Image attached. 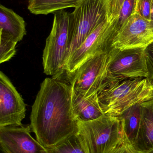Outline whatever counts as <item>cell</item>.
Masks as SVG:
<instances>
[{"instance_id": "obj_1", "label": "cell", "mask_w": 153, "mask_h": 153, "mask_svg": "<svg viewBox=\"0 0 153 153\" xmlns=\"http://www.w3.org/2000/svg\"><path fill=\"white\" fill-rule=\"evenodd\" d=\"M72 86L58 77H47L40 84L32 106L31 130L46 148L59 145L77 132Z\"/></svg>"}, {"instance_id": "obj_2", "label": "cell", "mask_w": 153, "mask_h": 153, "mask_svg": "<svg viewBox=\"0 0 153 153\" xmlns=\"http://www.w3.org/2000/svg\"><path fill=\"white\" fill-rule=\"evenodd\" d=\"M105 115L119 117L131 107L153 98V80L147 77L111 83L98 93Z\"/></svg>"}, {"instance_id": "obj_3", "label": "cell", "mask_w": 153, "mask_h": 153, "mask_svg": "<svg viewBox=\"0 0 153 153\" xmlns=\"http://www.w3.org/2000/svg\"><path fill=\"white\" fill-rule=\"evenodd\" d=\"M112 19L110 0H82L69 13L70 45L66 63L73 53L98 26Z\"/></svg>"}, {"instance_id": "obj_4", "label": "cell", "mask_w": 153, "mask_h": 153, "mask_svg": "<svg viewBox=\"0 0 153 153\" xmlns=\"http://www.w3.org/2000/svg\"><path fill=\"white\" fill-rule=\"evenodd\" d=\"M76 135L86 153H109L120 141L123 129L119 117L104 115L77 121Z\"/></svg>"}, {"instance_id": "obj_5", "label": "cell", "mask_w": 153, "mask_h": 153, "mask_svg": "<svg viewBox=\"0 0 153 153\" xmlns=\"http://www.w3.org/2000/svg\"><path fill=\"white\" fill-rule=\"evenodd\" d=\"M69 13L64 10L54 13L52 29L42 57L44 72L47 75L58 77L65 71L70 45Z\"/></svg>"}, {"instance_id": "obj_6", "label": "cell", "mask_w": 153, "mask_h": 153, "mask_svg": "<svg viewBox=\"0 0 153 153\" xmlns=\"http://www.w3.org/2000/svg\"><path fill=\"white\" fill-rule=\"evenodd\" d=\"M148 76L145 48L124 50L111 48L102 88L111 83Z\"/></svg>"}, {"instance_id": "obj_7", "label": "cell", "mask_w": 153, "mask_h": 153, "mask_svg": "<svg viewBox=\"0 0 153 153\" xmlns=\"http://www.w3.org/2000/svg\"><path fill=\"white\" fill-rule=\"evenodd\" d=\"M116 32L112 19L106 20L98 26L69 57L65 66L67 76L72 74L90 58L109 52Z\"/></svg>"}, {"instance_id": "obj_8", "label": "cell", "mask_w": 153, "mask_h": 153, "mask_svg": "<svg viewBox=\"0 0 153 153\" xmlns=\"http://www.w3.org/2000/svg\"><path fill=\"white\" fill-rule=\"evenodd\" d=\"M110 50L90 58L68 76L73 93L87 97L99 92L105 82Z\"/></svg>"}, {"instance_id": "obj_9", "label": "cell", "mask_w": 153, "mask_h": 153, "mask_svg": "<svg viewBox=\"0 0 153 153\" xmlns=\"http://www.w3.org/2000/svg\"><path fill=\"white\" fill-rule=\"evenodd\" d=\"M153 42V23L135 13L125 22L113 38L111 48H145Z\"/></svg>"}, {"instance_id": "obj_10", "label": "cell", "mask_w": 153, "mask_h": 153, "mask_svg": "<svg viewBox=\"0 0 153 153\" xmlns=\"http://www.w3.org/2000/svg\"><path fill=\"white\" fill-rule=\"evenodd\" d=\"M26 111L22 97L8 76L0 72V127L22 125Z\"/></svg>"}, {"instance_id": "obj_11", "label": "cell", "mask_w": 153, "mask_h": 153, "mask_svg": "<svg viewBox=\"0 0 153 153\" xmlns=\"http://www.w3.org/2000/svg\"><path fill=\"white\" fill-rule=\"evenodd\" d=\"M31 132L30 125L1 127L0 148L6 153H47Z\"/></svg>"}, {"instance_id": "obj_12", "label": "cell", "mask_w": 153, "mask_h": 153, "mask_svg": "<svg viewBox=\"0 0 153 153\" xmlns=\"http://www.w3.org/2000/svg\"><path fill=\"white\" fill-rule=\"evenodd\" d=\"M140 128L134 145L138 152H146L153 148V98L140 103Z\"/></svg>"}, {"instance_id": "obj_13", "label": "cell", "mask_w": 153, "mask_h": 153, "mask_svg": "<svg viewBox=\"0 0 153 153\" xmlns=\"http://www.w3.org/2000/svg\"><path fill=\"white\" fill-rule=\"evenodd\" d=\"M72 96L73 109L77 121H90L105 115L98 93L83 97L72 93Z\"/></svg>"}, {"instance_id": "obj_14", "label": "cell", "mask_w": 153, "mask_h": 153, "mask_svg": "<svg viewBox=\"0 0 153 153\" xmlns=\"http://www.w3.org/2000/svg\"><path fill=\"white\" fill-rule=\"evenodd\" d=\"M0 32L10 36L17 43L21 41L26 34L23 18L2 4L0 5Z\"/></svg>"}, {"instance_id": "obj_15", "label": "cell", "mask_w": 153, "mask_h": 153, "mask_svg": "<svg viewBox=\"0 0 153 153\" xmlns=\"http://www.w3.org/2000/svg\"><path fill=\"white\" fill-rule=\"evenodd\" d=\"M82 0H29L28 10L36 15H47L68 8H75Z\"/></svg>"}, {"instance_id": "obj_16", "label": "cell", "mask_w": 153, "mask_h": 153, "mask_svg": "<svg viewBox=\"0 0 153 153\" xmlns=\"http://www.w3.org/2000/svg\"><path fill=\"white\" fill-rule=\"evenodd\" d=\"M140 104L131 107L119 117L124 133L134 145L135 143L140 128Z\"/></svg>"}, {"instance_id": "obj_17", "label": "cell", "mask_w": 153, "mask_h": 153, "mask_svg": "<svg viewBox=\"0 0 153 153\" xmlns=\"http://www.w3.org/2000/svg\"><path fill=\"white\" fill-rule=\"evenodd\" d=\"M47 153H86L76 134L72 136L55 147L46 148Z\"/></svg>"}, {"instance_id": "obj_18", "label": "cell", "mask_w": 153, "mask_h": 153, "mask_svg": "<svg viewBox=\"0 0 153 153\" xmlns=\"http://www.w3.org/2000/svg\"><path fill=\"white\" fill-rule=\"evenodd\" d=\"M17 44L10 36L0 32V63L8 62L15 55Z\"/></svg>"}, {"instance_id": "obj_19", "label": "cell", "mask_w": 153, "mask_h": 153, "mask_svg": "<svg viewBox=\"0 0 153 153\" xmlns=\"http://www.w3.org/2000/svg\"><path fill=\"white\" fill-rule=\"evenodd\" d=\"M136 1L137 0H125L124 1L119 15L116 19L115 26L116 33L125 22L134 13Z\"/></svg>"}, {"instance_id": "obj_20", "label": "cell", "mask_w": 153, "mask_h": 153, "mask_svg": "<svg viewBox=\"0 0 153 153\" xmlns=\"http://www.w3.org/2000/svg\"><path fill=\"white\" fill-rule=\"evenodd\" d=\"M153 0H137L134 13L143 19L152 21V10Z\"/></svg>"}, {"instance_id": "obj_21", "label": "cell", "mask_w": 153, "mask_h": 153, "mask_svg": "<svg viewBox=\"0 0 153 153\" xmlns=\"http://www.w3.org/2000/svg\"><path fill=\"white\" fill-rule=\"evenodd\" d=\"M109 153H138L134 144L129 141L123 130L120 141Z\"/></svg>"}, {"instance_id": "obj_22", "label": "cell", "mask_w": 153, "mask_h": 153, "mask_svg": "<svg viewBox=\"0 0 153 153\" xmlns=\"http://www.w3.org/2000/svg\"><path fill=\"white\" fill-rule=\"evenodd\" d=\"M145 53L148 72L147 78L153 80V42L145 48Z\"/></svg>"}, {"instance_id": "obj_23", "label": "cell", "mask_w": 153, "mask_h": 153, "mask_svg": "<svg viewBox=\"0 0 153 153\" xmlns=\"http://www.w3.org/2000/svg\"><path fill=\"white\" fill-rule=\"evenodd\" d=\"M125 0H110L111 13L113 19L117 18Z\"/></svg>"}, {"instance_id": "obj_24", "label": "cell", "mask_w": 153, "mask_h": 153, "mask_svg": "<svg viewBox=\"0 0 153 153\" xmlns=\"http://www.w3.org/2000/svg\"><path fill=\"white\" fill-rule=\"evenodd\" d=\"M138 153H153V149H151V150H149V151H146V152H138Z\"/></svg>"}, {"instance_id": "obj_25", "label": "cell", "mask_w": 153, "mask_h": 153, "mask_svg": "<svg viewBox=\"0 0 153 153\" xmlns=\"http://www.w3.org/2000/svg\"><path fill=\"white\" fill-rule=\"evenodd\" d=\"M152 22L153 23V1L152 6Z\"/></svg>"}, {"instance_id": "obj_26", "label": "cell", "mask_w": 153, "mask_h": 153, "mask_svg": "<svg viewBox=\"0 0 153 153\" xmlns=\"http://www.w3.org/2000/svg\"><path fill=\"white\" fill-rule=\"evenodd\" d=\"M0 152H1L0 153H6L2 149H1V148H0Z\"/></svg>"}]
</instances>
